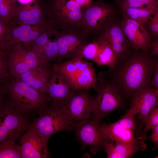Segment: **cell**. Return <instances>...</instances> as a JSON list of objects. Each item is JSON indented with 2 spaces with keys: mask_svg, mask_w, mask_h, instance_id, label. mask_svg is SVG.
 Returning a JSON list of instances; mask_svg holds the SVG:
<instances>
[{
  "mask_svg": "<svg viewBox=\"0 0 158 158\" xmlns=\"http://www.w3.org/2000/svg\"><path fill=\"white\" fill-rule=\"evenodd\" d=\"M7 66L11 78H18L22 73L49 62L38 57L23 43L16 45L7 52Z\"/></svg>",
  "mask_w": 158,
  "mask_h": 158,
  "instance_id": "8",
  "label": "cell"
},
{
  "mask_svg": "<svg viewBox=\"0 0 158 158\" xmlns=\"http://www.w3.org/2000/svg\"><path fill=\"white\" fill-rule=\"evenodd\" d=\"M35 0H16L19 4L28 5L32 4Z\"/></svg>",
  "mask_w": 158,
  "mask_h": 158,
  "instance_id": "41",
  "label": "cell"
},
{
  "mask_svg": "<svg viewBox=\"0 0 158 158\" xmlns=\"http://www.w3.org/2000/svg\"><path fill=\"white\" fill-rule=\"evenodd\" d=\"M100 38L101 40L99 50L93 61L97 64V67L108 66L109 68L108 71H110L116 65L115 54L109 43L106 40Z\"/></svg>",
  "mask_w": 158,
  "mask_h": 158,
  "instance_id": "24",
  "label": "cell"
},
{
  "mask_svg": "<svg viewBox=\"0 0 158 158\" xmlns=\"http://www.w3.org/2000/svg\"><path fill=\"white\" fill-rule=\"evenodd\" d=\"M120 24L134 50L145 52L149 51L152 40L145 26L124 16Z\"/></svg>",
  "mask_w": 158,
  "mask_h": 158,
  "instance_id": "14",
  "label": "cell"
},
{
  "mask_svg": "<svg viewBox=\"0 0 158 158\" xmlns=\"http://www.w3.org/2000/svg\"><path fill=\"white\" fill-rule=\"evenodd\" d=\"M149 51L150 53L152 55L155 56L158 55V39L156 38L154 40H152Z\"/></svg>",
  "mask_w": 158,
  "mask_h": 158,
  "instance_id": "38",
  "label": "cell"
},
{
  "mask_svg": "<svg viewBox=\"0 0 158 158\" xmlns=\"http://www.w3.org/2000/svg\"><path fill=\"white\" fill-rule=\"evenodd\" d=\"M8 140L0 143V158H22L20 145Z\"/></svg>",
  "mask_w": 158,
  "mask_h": 158,
  "instance_id": "28",
  "label": "cell"
},
{
  "mask_svg": "<svg viewBox=\"0 0 158 158\" xmlns=\"http://www.w3.org/2000/svg\"><path fill=\"white\" fill-rule=\"evenodd\" d=\"M13 24L0 18V49L7 52L6 40L11 28Z\"/></svg>",
  "mask_w": 158,
  "mask_h": 158,
  "instance_id": "33",
  "label": "cell"
},
{
  "mask_svg": "<svg viewBox=\"0 0 158 158\" xmlns=\"http://www.w3.org/2000/svg\"><path fill=\"white\" fill-rule=\"evenodd\" d=\"M123 16L133 20L141 25H148L152 15L158 11V4L145 8H121Z\"/></svg>",
  "mask_w": 158,
  "mask_h": 158,
  "instance_id": "25",
  "label": "cell"
},
{
  "mask_svg": "<svg viewBox=\"0 0 158 158\" xmlns=\"http://www.w3.org/2000/svg\"><path fill=\"white\" fill-rule=\"evenodd\" d=\"M48 20L45 2L35 0L32 4H19L16 12L11 21L14 25H37Z\"/></svg>",
  "mask_w": 158,
  "mask_h": 158,
  "instance_id": "15",
  "label": "cell"
},
{
  "mask_svg": "<svg viewBox=\"0 0 158 158\" xmlns=\"http://www.w3.org/2000/svg\"><path fill=\"white\" fill-rule=\"evenodd\" d=\"M30 124L26 114L17 111L9 101L4 102L0 107V143L18 140Z\"/></svg>",
  "mask_w": 158,
  "mask_h": 158,
  "instance_id": "7",
  "label": "cell"
},
{
  "mask_svg": "<svg viewBox=\"0 0 158 158\" xmlns=\"http://www.w3.org/2000/svg\"><path fill=\"white\" fill-rule=\"evenodd\" d=\"M6 95L7 94L2 83L0 81V107L4 102V99Z\"/></svg>",
  "mask_w": 158,
  "mask_h": 158,
  "instance_id": "39",
  "label": "cell"
},
{
  "mask_svg": "<svg viewBox=\"0 0 158 158\" xmlns=\"http://www.w3.org/2000/svg\"><path fill=\"white\" fill-rule=\"evenodd\" d=\"M114 8L103 0L92 2L83 7L80 30L88 38L98 37L115 21Z\"/></svg>",
  "mask_w": 158,
  "mask_h": 158,
  "instance_id": "3",
  "label": "cell"
},
{
  "mask_svg": "<svg viewBox=\"0 0 158 158\" xmlns=\"http://www.w3.org/2000/svg\"><path fill=\"white\" fill-rule=\"evenodd\" d=\"M107 41L115 54L117 65L131 53V44L124 34L120 23L114 21L98 37Z\"/></svg>",
  "mask_w": 158,
  "mask_h": 158,
  "instance_id": "16",
  "label": "cell"
},
{
  "mask_svg": "<svg viewBox=\"0 0 158 158\" xmlns=\"http://www.w3.org/2000/svg\"><path fill=\"white\" fill-rule=\"evenodd\" d=\"M89 90L75 92L63 108L71 119L74 122L87 120L92 117V111L95 98Z\"/></svg>",
  "mask_w": 158,
  "mask_h": 158,
  "instance_id": "13",
  "label": "cell"
},
{
  "mask_svg": "<svg viewBox=\"0 0 158 158\" xmlns=\"http://www.w3.org/2000/svg\"><path fill=\"white\" fill-rule=\"evenodd\" d=\"M89 38L79 29L67 28L58 30L56 36L58 49L56 60L58 63L71 59L78 49L90 43Z\"/></svg>",
  "mask_w": 158,
  "mask_h": 158,
  "instance_id": "11",
  "label": "cell"
},
{
  "mask_svg": "<svg viewBox=\"0 0 158 158\" xmlns=\"http://www.w3.org/2000/svg\"><path fill=\"white\" fill-rule=\"evenodd\" d=\"M100 130L104 137L115 142L132 144L137 140L134 132L123 128L117 121L113 123H101Z\"/></svg>",
  "mask_w": 158,
  "mask_h": 158,
  "instance_id": "20",
  "label": "cell"
},
{
  "mask_svg": "<svg viewBox=\"0 0 158 158\" xmlns=\"http://www.w3.org/2000/svg\"><path fill=\"white\" fill-rule=\"evenodd\" d=\"M52 68L47 93L51 104L63 107L75 91L53 65Z\"/></svg>",
  "mask_w": 158,
  "mask_h": 158,
  "instance_id": "18",
  "label": "cell"
},
{
  "mask_svg": "<svg viewBox=\"0 0 158 158\" xmlns=\"http://www.w3.org/2000/svg\"><path fill=\"white\" fill-rule=\"evenodd\" d=\"M101 40L100 37L95 38L92 42L78 49L71 59H86L93 61L98 52Z\"/></svg>",
  "mask_w": 158,
  "mask_h": 158,
  "instance_id": "27",
  "label": "cell"
},
{
  "mask_svg": "<svg viewBox=\"0 0 158 158\" xmlns=\"http://www.w3.org/2000/svg\"><path fill=\"white\" fill-rule=\"evenodd\" d=\"M52 71V65L49 63L24 73L18 78L32 88L42 92L47 93Z\"/></svg>",
  "mask_w": 158,
  "mask_h": 158,
  "instance_id": "19",
  "label": "cell"
},
{
  "mask_svg": "<svg viewBox=\"0 0 158 158\" xmlns=\"http://www.w3.org/2000/svg\"><path fill=\"white\" fill-rule=\"evenodd\" d=\"M2 83L9 102L20 112L39 115L50 105L47 93L36 90L18 78H10Z\"/></svg>",
  "mask_w": 158,
  "mask_h": 158,
  "instance_id": "2",
  "label": "cell"
},
{
  "mask_svg": "<svg viewBox=\"0 0 158 158\" xmlns=\"http://www.w3.org/2000/svg\"><path fill=\"white\" fill-rule=\"evenodd\" d=\"M97 78L93 63L78 74L69 82L72 89L76 91L80 90H90L95 88Z\"/></svg>",
  "mask_w": 158,
  "mask_h": 158,
  "instance_id": "23",
  "label": "cell"
},
{
  "mask_svg": "<svg viewBox=\"0 0 158 158\" xmlns=\"http://www.w3.org/2000/svg\"><path fill=\"white\" fill-rule=\"evenodd\" d=\"M20 139L22 158L50 157L48 146L49 139L41 136L30 125L26 133Z\"/></svg>",
  "mask_w": 158,
  "mask_h": 158,
  "instance_id": "12",
  "label": "cell"
},
{
  "mask_svg": "<svg viewBox=\"0 0 158 158\" xmlns=\"http://www.w3.org/2000/svg\"><path fill=\"white\" fill-rule=\"evenodd\" d=\"M155 57L148 51L134 50L112 70L104 72L124 98L131 100L142 90L154 88L151 82L157 59Z\"/></svg>",
  "mask_w": 158,
  "mask_h": 158,
  "instance_id": "1",
  "label": "cell"
},
{
  "mask_svg": "<svg viewBox=\"0 0 158 158\" xmlns=\"http://www.w3.org/2000/svg\"><path fill=\"white\" fill-rule=\"evenodd\" d=\"M150 18L148 25L149 32L151 36L157 38L158 35V11Z\"/></svg>",
  "mask_w": 158,
  "mask_h": 158,
  "instance_id": "35",
  "label": "cell"
},
{
  "mask_svg": "<svg viewBox=\"0 0 158 158\" xmlns=\"http://www.w3.org/2000/svg\"><path fill=\"white\" fill-rule=\"evenodd\" d=\"M31 49L39 58L47 62L56 61L58 49L56 38L54 41L50 40L42 43L33 44Z\"/></svg>",
  "mask_w": 158,
  "mask_h": 158,
  "instance_id": "26",
  "label": "cell"
},
{
  "mask_svg": "<svg viewBox=\"0 0 158 158\" xmlns=\"http://www.w3.org/2000/svg\"><path fill=\"white\" fill-rule=\"evenodd\" d=\"M152 130L151 135L149 136H146V138L151 140L155 145V149H157L158 147V125L156 126Z\"/></svg>",
  "mask_w": 158,
  "mask_h": 158,
  "instance_id": "37",
  "label": "cell"
},
{
  "mask_svg": "<svg viewBox=\"0 0 158 158\" xmlns=\"http://www.w3.org/2000/svg\"><path fill=\"white\" fill-rule=\"evenodd\" d=\"M19 5L16 0H0V18L6 21H11Z\"/></svg>",
  "mask_w": 158,
  "mask_h": 158,
  "instance_id": "29",
  "label": "cell"
},
{
  "mask_svg": "<svg viewBox=\"0 0 158 158\" xmlns=\"http://www.w3.org/2000/svg\"><path fill=\"white\" fill-rule=\"evenodd\" d=\"M54 27L49 20L43 24L37 25H13L7 37V52L12 47L20 43L30 48L40 36Z\"/></svg>",
  "mask_w": 158,
  "mask_h": 158,
  "instance_id": "10",
  "label": "cell"
},
{
  "mask_svg": "<svg viewBox=\"0 0 158 158\" xmlns=\"http://www.w3.org/2000/svg\"><path fill=\"white\" fill-rule=\"evenodd\" d=\"M97 82L94 90L97 95L93 103L92 117L101 120L111 112L124 108V98L105 76L104 71L97 75Z\"/></svg>",
  "mask_w": 158,
  "mask_h": 158,
  "instance_id": "4",
  "label": "cell"
},
{
  "mask_svg": "<svg viewBox=\"0 0 158 158\" xmlns=\"http://www.w3.org/2000/svg\"><path fill=\"white\" fill-rule=\"evenodd\" d=\"M138 113L136 109L130 107L128 112L116 121L124 128L134 132L136 126L135 116Z\"/></svg>",
  "mask_w": 158,
  "mask_h": 158,
  "instance_id": "31",
  "label": "cell"
},
{
  "mask_svg": "<svg viewBox=\"0 0 158 158\" xmlns=\"http://www.w3.org/2000/svg\"><path fill=\"white\" fill-rule=\"evenodd\" d=\"M84 7L90 4L92 0H72Z\"/></svg>",
  "mask_w": 158,
  "mask_h": 158,
  "instance_id": "40",
  "label": "cell"
},
{
  "mask_svg": "<svg viewBox=\"0 0 158 158\" xmlns=\"http://www.w3.org/2000/svg\"><path fill=\"white\" fill-rule=\"evenodd\" d=\"M151 83L154 88L158 90V60L157 59L155 62Z\"/></svg>",
  "mask_w": 158,
  "mask_h": 158,
  "instance_id": "36",
  "label": "cell"
},
{
  "mask_svg": "<svg viewBox=\"0 0 158 158\" xmlns=\"http://www.w3.org/2000/svg\"><path fill=\"white\" fill-rule=\"evenodd\" d=\"M48 20L58 30L80 29L83 7L72 0H47Z\"/></svg>",
  "mask_w": 158,
  "mask_h": 158,
  "instance_id": "5",
  "label": "cell"
},
{
  "mask_svg": "<svg viewBox=\"0 0 158 158\" xmlns=\"http://www.w3.org/2000/svg\"><path fill=\"white\" fill-rule=\"evenodd\" d=\"M10 78L7 66V52L0 49V81L3 83Z\"/></svg>",
  "mask_w": 158,
  "mask_h": 158,
  "instance_id": "34",
  "label": "cell"
},
{
  "mask_svg": "<svg viewBox=\"0 0 158 158\" xmlns=\"http://www.w3.org/2000/svg\"><path fill=\"white\" fill-rule=\"evenodd\" d=\"M116 2L120 8H143L158 4V0H117Z\"/></svg>",
  "mask_w": 158,
  "mask_h": 158,
  "instance_id": "32",
  "label": "cell"
},
{
  "mask_svg": "<svg viewBox=\"0 0 158 158\" xmlns=\"http://www.w3.org/2000/svg\"><path fill=\"white\" fill-rule=\"evenodd\" d=\"M113 143H105L104 145L103 150L107 154V158H130L136 153L145 150L147 147L143 141L138 140L132 144Z\"/></svg>",
  "mask_w": 158,
  "mask_h": 158,
  "instance_id": "21",
  "label": "cell"
},
{
  "mask_svg": "<svg viewBox=\"0 0 158 158\" xmlns=\"http://www.w3.org/2000/svg\"><path fill=\"white\" fill-rule=\"evenodd\" d=\"M75 123L63 107L51 104L30 126L41 136L49 139L59 132L74 130Z\"/></svg>",
  "mask_w": 158,
  "mask_h": 158,
  "instance_id": "6",
  "label": "cell"
},
{
  "mask_svg": "<svg viewBox=\"0 0 158 158\" xmlns=\"http://www.w3.org/2000/svg\"><path fill=\"white\" fill-rule=\"evenodd\" d=\"M90 63L84 59L74 58L67 59L60 63H54L52 65L69 83L83 72Z\"/></svg>",
  "mask_w": 158,
  "mask_h": 158,
  "instance_id": "22",
  "label": "cell"
},
{
  "mask_svg": "<svg viewBox=\"0 0 158 158\" xmlns=\"http://www.w3.org/2000/svg\"><path fill=\"white\" fill-rule=\"evenodd\" d=\"M158 102V90L154 88L144 89L136 94L131 100L130 107L138 111V122L135 130L136 138L142 130L148 114Z\"/></svg>",
  "mask_w": 158,
  "mask_h": 158,
  "instance_id": "17",
  "label": "cell"
},
{
  "mask_svg": "<svg viewBox=\"0 0 158 158\" xmlns=\"http://www.w3.org/2000/svg\"><path fill=\"white\" fill-rule=\"evenodd\" d=\"M101 122L92 117L89 119L75 122V136L76 140L81 144V149L85 150L91 147L90 151L94 154L103 150L105 143L111 144L113 141L104 136L100 130Z\"/></svg>",
  "mask_w": 158,
  "mask_h": 158,
  "instance_id": "9",
  "label": "cell"
},
{
  "mask_svg": "<svg viewBox=\"0 0 158 158\" xmlns=\"http://www.w3.org/2000/svg\"><path fill=\"white\" fill-rule=\"evenodd\" d=\"M158 102L156 103L150 111L145 124L144 128L137 138V140H145L147 139V132L158 125Z\"/></svg>",
  "mask_w": 158,
  "mask_h": 158,
  "instance_id": "30",
  "label": "cell"
}]
</instances>
